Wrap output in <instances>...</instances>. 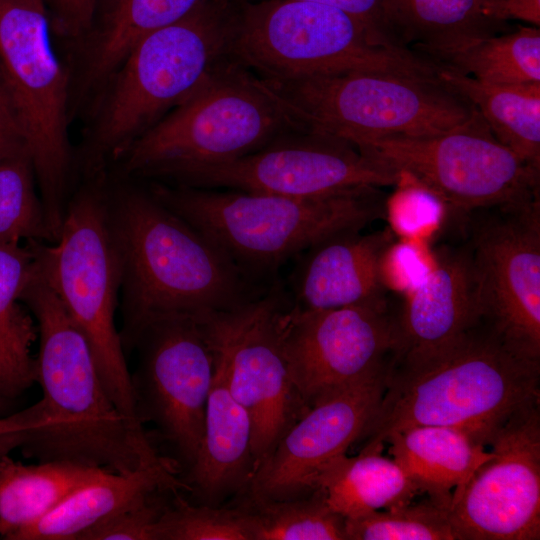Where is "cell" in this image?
<instances>
[{"mask_svg":"<svg viewBox=\"0 0 540 540\" xmlns=\"http://www.w3.org/2000/svg\"><path fill=\"white\" fill-rule=\"evenodd\" d=\"M252 540H346L345 519L326 504L322 493L283 500L257 499L240 505Z\"/></svg>","mask_w":540,"mask_h":540,"instance_id":"31","label":"cell"},{"mask_svg":"<svg viewBox=\"0 0 540 540\" xmlns=\"http://www.w3.org/2000/svg\"><path fill=\"white\" fill-rule=\"evenodd\" d=\"M202 0H106L82 43L78 90L84 97L104 87L146 34L188 14Z\"/></svg>","mask_w":540,"mask_h":540,"instance_id":"23","label":"cell"},{"mask_svg":"<svg viewBox=\"0 0 540 540\" xmlns=\"http://www.w3.org/2000/svg\"><path fill=\"white\" fill-rule=\"evenodd\" d=\"M354 145L424 184L454 216L539 196V169L500 143L477 110L443 133L381 136Z\"/></svg>","mask_w":540,"mask_h":540,"instance_id":"11","label":"cell"},{"mask_svg":"<svg viewBox=\"0 0 540 540\" xmlns=\"http://www.w3.org/2000/svg\"><path fill=\"white\" fill-rule=\"evenodd\" d=\"M138 366L131 374L141 422H153L176 454L193 464L203 434L215 352L200 315H174L147 324L134 338Z\"/></svg>","mask_w":540,"mask_h":540,"instance_id":"14","label":"cell"},{"mask_svg":"<svg viewBox=\"0 0 540 540\" xmlns=\"http://www.w3.org/2000/svg\"><path fill=\"white\" fill-rule=\"evenodd\" d=\"M273 290L229 309L200 315L217 365L252 422L255 472L306 410L292 382L284 351L281 314Z\"/></svg>","mask_w":540,"mask_h":540,"instance_id":"12","label":"cell"},{"mask_svg":"<svg viewBox=\"0 0 540 540\" xmlns=\"http://www.w3.org/2000/svg\"><path fill=\"white\" fill-rule=\"evenodd\" d=\"M107 471L62 461L26 465L0 456V538L9 540Z\"/></svg>","mask_w":540,"mask_h":540,"instance_id":"26","label":"cell"},{"mask_svg":"<svg viewBox=\"0 0 540 540\" xmlns=\"http://www.w3.org/2000/svg\"><path fill=\"white\" fill-rule=\"evenodd\" d=\"M263 81L303 125L353 144L443 133L476 112L438 73L353 70Z\"/></svg>","mask_w":540,"mask_h":540,"instance_id":"9","label":"cell"},{"mask_svg":"<svg viewBox=\"0 0 540 540\" xmlns=\"http://www.w3.org/2000/svg\"><path fill=\"white\" fill-rule=\"evenodd\" d=\"M26 147L0 155V242L52 241Z\"/></svg>","mask_w":540,"mask_h":540,"instance_id":"32","label":"cell"},{"mask_svg":"<svg viewBox=\"0 0 540 540\" xmlns=\"http://www.w3.org/2000/svg\"><path fill=\"white\" fill-rule=\"evenodd\" d=\"M488 446L491 456L451 497L460 540L540 539L539 404L512 415Z\"/></svg>","mask_w":540,"mask_h":540,"instance_id":"17","label":"cell"},{"mask_svg":"<svg viewBox=\"0 0 540 540\" xmlns=\"http://www.w3.org/2000/svg\"><path fill=\"white\" fill-rule=\"evenodd\" d=\"M157 491L82 532L77 540H156L157 525L168 503Z\"/></svg>","mask_w":540,"mask_h":540,"instance_id":"36","label":"cell"},{"mask_svg":"<svg viewBox=\"0 0 540 540\" xmlns=\"http://www.w3.org/2000/svg\"><path fill=\"white\" fill-rule=\"evenodd\" d=\"M394 360L429 354L482 319L468 244L436 252L424 280L403 295Z\"/></svg>","mask_w":540,"mask_h":540,"instance_id":"19","label":"cell"},{"mask_svg":"<svg viewBox=\"0 0 540 540\" xmlns=\"http://www.w3.org/2000/svg\"><path fill=\"white\" fill-rule=\"evenodd\" d=\"M156 540H252V536L240 506L194 505L177 492L159 519Z\"/></svg>","mask_w":540,"mask_h":540,"instance_id":"34","label":"cell"},{"mask_svg":"<svg viewBox=\"0 0 540 540\" xmlns=\"http://www.w3.org/2000/svg\"><path fill=\"white\" fill-rule=\"evenodd\" d=\"M395 44L435 62L478 38L494 35L496 23L479 12L476 0H383Z\"/></svg>","mask_w":540,"mask_h":540,"instance_id":"27","label":"cell"},{"mask_svg":"<svg viewBox=\"0 0 540 540\" xmlns=\"http://www.w3.org/2000/svg\"><path fill=\"white\" fill-rule=\"evenodd\" d=\"M396 236L390 228L342 233L311 247L293 278L295 305L327 310L386 296L381 260Z\"/></svg>","mask_w":540,"mask_h":540,"instance_id":"20","label":"cell"},{"mask_svg":"<svg viewBox=\"0 0 540 540\" xmlns=\"http://www.w3.org/2000/svg\"><path fill=\"white\" fill-rule=\"evenodd\" d=\"M14 399H10L0 393V418L10 414L13 410Z\"/></svg>","mask_w":540,"mask_h":540,"instance_id":"42","label":"cell"},{"mask_svg":"<svg viewBox=\"0 0 540 540\" xmlns=\"http://www.w3.org/2000/svg\"><path fill=\"white\" fill-rule=\"evenodd\" d=\"M106 0H45L52 32L81 42L92 30Z\"/></svg>","mask_w":540,"mask_h":540,"instance_id":"38","label":"cell"},{"mask_svg":"<svg viewBox=\"0 0 540 540\" xmlns=\"http://www.w3.org/2000/svg\"><path fill=\"white\" fill-rule=\"evenodd\" d=\"M29 242L38 271L86 339L107 394L122 415L144 431L115 325L122 268L109 199L101 186H86L68 202L53 245Z\"/></svg>","mask_w":540,"mask_h":540,"instance_id":"8","label":"cell"},{"mask_svg":"<svg viewBox=\"0 0 540 540\" xmlns=\"http://www.w3.org/2000/svg\"><path fill=\"white\" fill-rule=\"evenodd\" d=\"M45 0H0V67L31 156L47 222L57 240L71 163L69 75L53 49Z\"/></svg>","mask_w":540,"mask_h":540,"instance_id":"10","label":"cell"},{"mask_svg":"<svg viewBox=\"0 0 540 540\" xmlns=\"http://www.w3.org/2000/svg\"><path fill=\"white\" fill-rule=\"evenodd\" d=\"M232 3L202 0L181 19L143 36L106 84L87 168L119 159L230 56Z\"/></svg>","mask_w":540,"mask_h":540,"instance_id":"5","label":"cell"},{"mask_svg":"<svg viewBox=\"0 0 540 540\" xmlns=\"http://www.w3.org/2000/svg\"><path fill=\"white\" fill-rule=\"evenodd\" d=\"M437 73L470 102L500 143L540 169V83H487L440 65Z\"/></svg>","mask_w":540,"mask_h":540,"instance_id":"28","label":"cell"},{"mask_svg":"<svg viewBox=\"0 0 540 540\" xmlns=\"http://www.w3.org/2000/svg\"><path fill=\"white\" fill-rule=\"evenodd\" d=\"M385 443L419 492L449 505L451 491L460 489L490 450L464 431L436 425H418L390 434Z\"/></svg>","mask_w":540,"mask_h":540,"instance_id":"24","label":"cell"},{"mask_svg":"<svg viewBox=\"0 0 540 540\" xmlns=\"http://www.w3.org/2000/svg\"><path fill=\"white\" fill-rule=\"evenodd\" d=\"M239 2L244 0H225ZM320 3L343 10L362 21L378 38L385 43L397 46L390 34L383 0H300ZM398 47V46H397Z\"/></svg>","mask_w":540,"mask_h":540,"instance_id":"39","label":"cell"},{"mask_svg":"<svg viewBox=\"0 0 540 540\" xmlns=\"http://www.w3.org/2000/svg\"><path fill=\"white\" fill-rule=\"evenodd\" d=\"M436 252L428 242L395 239L381 260L382 281L386 290L402 295L420 284L435 263Z\"/></svg>","mask_w":540,"mask_h":540,"instance_id":"37","label":"cell"},{"mask_svg":"<svg viewBox=\"0 0 540 540\" xmlns=\"http://www.w3.org/2000/svg\"><path fill=\"white\" fill-rule=\"evenodd\" d=\"M33 260L30 242H0V393L14 400L36 382V331L18 304Z\"/></svg>","mask_w":540,"mask_h":540,"instance_id":"29","label":"cell"},{"mask_svg":"<svg viewBox=\"0 0 540 540\" xmlns=\"http://www.w3.org/2000/svg\"><path fill=\"white\" fill-rule=\"evenodd\" d=\"M346 540H460L449 505L405 504L345 519Z\"/></svg>","mask_w":540,"mask_h":540,"instance_id":"33","label":"cell"},{"mask_svg":"<svg viewBox=\"0 0 540 540\" xmlns=\"http://www.w3.org/2000/svg\"><path fill=\"white\" fill-rule=\"evenodd\" d=\"M395 191L386 198L385 217L398 239L428 242L448 220L443 200L412 176L398 172Z\"/></svg>","mask_w":540,"mask_h":540,"instance_id":"35","label":"cell"},{"mask_svg":"<svg viewBox=\"0 0 540 540\" xmlns=\"http://www.w3.org/2000/svg\"><path fill=\"white\" fill-rule=\"evenodd\" d=\"M398 173L337 136L302 127L250 154L186 169L178 185L311 197L363 186H394Z\"/></svg>","mask_w":540,"mask_h":540,"instance_id":"13","label":"cell"},{"mask_svg":"<svg viewBox=\"0 0 540 540\" xmlns=\"http://www.w3.org/2000/svg\"><path fill=\"white\" fill-rule=\"evenodd\" d=\"M252 432L248 412L231 394L215 359L201 442L182 479L188 490L212 503L248 488L255 473Z\"/></svg>","mask_w":540,"mask_h":540,"instance_id":"21","label":"cell"},{"mask_svg":"<svg viewBox=\"0 0 540 540\" xmlns=\"http://www.w3.org/2000/svg\"><path fill=\"white\" fill-rule=\"evenodd\" d=\"M109 205L122 268L124 350L154 320L251 299L246 276L227 255L150 192L126 189Z\"/></svg>","mask_w":540,"mask_h":540,"instance_id":"3","label":"cell"},{"mask_svg":"<svg viewBox=\"0 0 540 540\" xmlns=\"http://www.w3.org/2000/svg\"><path fill=\"white\" fill-rule=\"evenodd\" d=\"M230 56L267 81L353 70L436 74L439 67L385 43L343 10L300 0L232 2Z\"/></svg>","mask_w":540,"mask_h":540,"instance_id":"7","label":"cell"},{"mask_svg":"<svg viewBox=\"0 0 540 540\" xmlns=\"http://www.w3.org/2000/svg\"><path fill=\"white\" fill-rule=\"evenodd\" d=\"M39 332L36 382L42 398L26 429L0 434V456L19 449L36 461H62L130 473L172 460L117 409L91 349L35 262L20 294Z\"/></svg>","mask_w":540,"mask_h":540,"instance_id":"1","label":"cell"},{"mask_svg":"<svg viewBox=\"0 0 540 540\" xmlns=\"http://www.w3.org/2000/svg\"><path fill=\"white\" fill-rule=\"evenodd\" d=\"M392 361L308 407L254 473L249 496L283 500L312 493L321 469L364 435L383 397Z\"/></svg>","mask_w":540,"mask_h":540,"instance_id":"18","label":"cell"},{"mask_svg":"<svg viewBox=\"0 0 540 540\" xmlns=\"http://www.w3.org/2000/svg\"><path fill=\"white\" fill-rule=\"evenodd\" d=\"M284 351L295 390L307 409L394 358L397 313L386 296L327 310L286 305Z\"/></svg>","mask_w":540,"mask_h":540,"instance_id":"16","label":"cell"},{"mask_svg":"<svg viewBox=\"0 0 540 540\" xmlns=\"http://www.w3.org/2000/svg\"><path fill=\"white\" fill-rule=\"evenodd\" d=\"M302 127L259 76L229 56L119 160L127 174L172 179L250 154Z\"/></svg>","mask_w":540,"mask_h":540,"instance_id":"6","label":"cell"},{"mask_svg":"<svg viewBox=\"0 0 540 540\" xmlns=\"http://www.w3.org/2000/svg\"><path fill=\"white\" fill-rule=\"evenodd\" d=\"M540 359L481 319L429 354L394 360L362 448L418 425L457 428L488 446L518 411L539 404Z\"/></svg>","mask_w":540,"mask_h":540,"instance_id":"2","label":"cell"},{"mask_svg":"<svg viewBox=\"0 0 540 540\" xmlns=\"http://www.w3.org/2000/svg\"><path fill=\"white\" fill-rule=\"evenodd\" d=\"M382 449L362 448L358 455L342 454L327 463L314 481L331 510L344 519L402 506L419 492L401 466L382 455Z\"/></svg>","mask_w":540,"mask_h":540,"instance_id":"25","label":"cell"},{"mask_svg":"<svg viewBox=\"0 0 540 540\" xmlns=\"http://www.w3.org/2000/svg\"><path fill=\"white\" fill-rule=\"evenodd\" d=\"M471 214L468 247L482 319L540 359L539 196Z\"/></svg>","mask_w":540,"mask_h":540,"instance_id":"15","label":"cell"},{"mask_svg":"<svg viewBox=\"0 0 540 540\" xmlns=\"http://www.w3.org/2000/svg\"><path fill=\"white\" fill-rule=\"evenodd\" d=\"M173 460L130 473L107 471L83 485L37 522L9 540H77L79 535L116 512L161 490H188L176 476Z\"/></svg>","mask_w":540,"mask_h":540,"instance_id":"22","label":"cell"},{"mask_svg":"<svg viewBox=\"0 0 540 540\" xmlns=\"http://www.w3.org/2000/svg\"><path fill=\"white\" fill-rule=\"evenodd\" d=\"M480 14L493 23L516 19L540 25V0H476Z\"/></svg>","mask_w":540,"mask_h":540,"instance_id":"40","label":"cell"},{"mask_svg":"<svg viewBox=\"0 0 540 540\" xmlns=\"http://www.w3.org/2000/svg\"><path fill=\"white\" fill-rule=\"evenodd\" d=\"M22 147L23 129L0 67V155Z\"/></svg>","mask_w":540,"mask_h":540,"instance_id":"41","label":"cell"},{"mask_svg":"<svg viewBox=\"0 0 540 540\" xmlns=\"http://www.w3.org/2000/svg\"><path fill=\"white\" fill-rule=\"evenodd\" d=\"M380 187L311 197L152 185L149 192L213 242L246 276L267 273L333 236L385 216Z\"/></svg>","mask_w":540,"mask_h":540,"instance_id":"4","label":"cell"},{"mask_svg":"<svg viewBox=\"0 0 540 540\" xmlns=\"http://www.w3.org/2000/svg\"><path fill=\"white\" fill-rule=\"evenodd\" d=\"M434 63L487 83H540V30L522 27L478 38Z\"/></svg>","mask_w":540,"mask_h":540,"instance_id":"30","label":"cell"}]
</instances>
